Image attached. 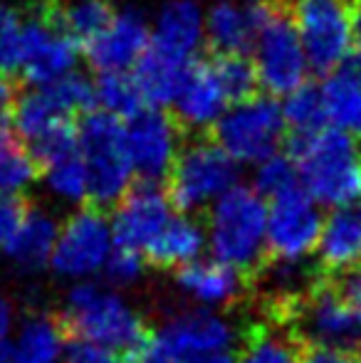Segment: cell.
<instances>
[{
  "label": "cell",
  "mask_w": 361,
  "mask_h": 363,
  "mask_svg": "<svg viewBox=\"0 0 361 363\" xmlns=\"http://www.w3.org/2000/svg\"><path fill=\"white\" fill-rule=\"evenodd\" d=\"M289 158L317 206L339 208L361 198V151L347 131L322 126L309 134H292Z\"/></svg>",
  "instance_id": "1"
},
{
  "label": "cell",
  "mask_w": 361,
  "mask_h": 363,
  "mask_svg": "<svg viewBox=\"0 0 361 363\" xmlns=\"http://www.w3.org/2000/svg\"><path fill=\"white\" fill-rule=\"evenodd\" d=\"M65 326L114 356H136L149 339L139 311L119 291L89 279L74 282L65 296Z\"/></svg>",
  "instance_id": "2"
},
{
  "label": "cell",
  "mask_w": 361,
  "mask_h": 363,
  "mask_svg": "<svg viewBox=\"0 0 361 363\" xmlns=\"http://www.w3.org/2000/svg\"><path fill=\"white\" fill-rule=\"evenodd\" d=\"M265 198L255 188L233 186L211 206L206 245H211L213 257L245 274L260 267L265 257Z\"/></svg>",
  "instance_id": "3"
},
{
  "label": "cell",
  "mask_w": 361,
  "mask_h": 363,
  "mask_svg": "<svg viewBox=\"0 0 361 363\" xmlns=\"http://www.w3.org/2000/svg\"><path fill=\"white\" fill-rule=\"evenodd\" d=\"M77 151L87 173V201L94 208L116 206L134 178L121 121L101 109L87 111L77 126Z\"/></svg>",
  "instance_id": "4"
},
{
  "label": "cell",
  "mask_w": 361,
  "mask_h": 363,
  "mask_svg": "<svg viewBox=\"0 0 361 363\" xmlns=\"http://www.w3.org/2000/svg\"><path fill=\"white\" fill-rule=\"evenodd\" d=\"M79 43L62 23L60 0H38L23 15V69L33 86H48L74 72Z\"/></svg>",
  "instance_id": "5"
},
{
  "label": "cell",
  "mask_w": 361,
  "mask_h": 363,
  "mask_svg": "<svg viewBox=\"0 0 361 363\" xmlns=\"http://www.w3.org/2000/svg\"><path fill=\"white\" fill-rule=\"evenodd\" d=\"M257 84L272 96H284L304 84L309 72L297 28L289 13V0H267V13L255 35Z\"/></svg>",
  "instance_id": "6"
},
{
  "label": "cell",
  "mask_w": 361,
  "mask_h": 363,
  "mask_svg": "<svg viewBox=\"0 0 361 363\" xmlns=\"http://www.w3.org/2000/svg\"><path fill=\"white\" fill-rule=\"evenodd\" d=\"M238 186V163L216 141H193L181 148L169 171V201L181 213L211 208Z\"/></svg>",
  "instance_id": "7"
},
{
  "label": "cell",
  "mask_w": 361,
  "mask_h": 363,
  "mask_svg": "<svg viewBox=\"0 0 361 363\" xmlns=\"http://www.w3.org/2000/svg\"><path fill=\"white\" fill-rule=\"evenodd\" d=\"M213 129L216 144L235 163H260L262 158L277 153L287 126L282 106L272 96L252 94L228 106Z\"/></svg>",
  "instance_id": "8"
},
{
  "label": "cell",
  "mask_w": 361,
  "mask_h": 363,
  "mask_svg": "<svg viewBox=\"0 0 361 363\" xmlns=\"http://www.w3.org/2000/svg\"><path fill=\"white\" fill-rule=\"evenodd\" d=\"M307 65L314 72H334L354 45L352 8L347 0H289Z\"/></svg>",
  "instance_id": "9"
},
{
  "label": "cell",
  "mask_w": 361,
  "mask_h": 363,
  "mask_svg": "<svg viewBox=\"0 0 361 363\" xmlns=\"http://www.w3.org/2000/svg\"><path fill=\"white\" fill-rule=\"evenodd\" d=\"M114 250L111 223L101 208H79L60 225L50 267L55 274L70 282H82L104 269Z\"/></svg>",
  "instance_id": "10"
},
{
  "label": "cell",
  "mask_w": 361,
  "mask_h": 363,
  "mask_svg": "<svg viewBox=\"0 0 361 363\" xmlns=\"http://www.w3.org/2000/svg\"><path fill=\"white\" fill-rule=\"evenodd\" d=\"M284 324L304 344L322 346H354L361 341V324L344 294L327 282L317 284L307 296L297 301L284 316Z\"/></svg>",
  "instance_id": "11"
},
{
  "label": "cell",
  "mask_w": 361,
  "mask_h": 363,
  "mask_svg": "<svg viewBox=\"0 0 361 363\" xmlns=\"http://www.w3.org/2000/svg\"><path fill=\"white\" fill-rule=\"evenodd\" d=\"M322 230L319 206L307 196L302 186L272 198L267 206L265 252L272 259L302 262L314 255Z\"/></svg>",
  "instance_id": "12"
},
{
  "label": "cell",
  "mask_w": 361,
  "mask_h": 363,
  "mask_svg": "<svg viewBox=\"0 0 361 363\" xmlns=\"http://www.w3.org/2000/svg\"><path fill=\"white\" fill-rule=\"evenodd\" d=\"M124 146L131 168L141 181H161L169 176L181 151V126L166 111L144 109L131 114L124 124Z\"/></svg>",
  "instance_id": "13"
},
{
  "label": "cell",
  "mask_w": 361,
  "mask_h": 363,
  "mask_svg": "<svg viewBox=\"0 0 361 363\" xmlns=\"http://www.w3.org/2000/svg\"><path fill=\"white\" fill-rule=\"evenodd\" d=\"M171 216L174 211H171L169 193L161 191L156 183L144 181L139 186H131L119 198L114 216L109 220L114 245L144 255L146 245L154 240V235L164 228Z\"/></svg>",
  "instance_id": "14"
},
{
  "label": "cell",
  "mask_w": 361,
  "mask_h": 363,
  "mask_svg": "<svg viewBox=\"0 0 361 363\" xmlns=\"http://www.w3.org/2000/svg\"><path fill=\"white\" fill-rule=\"evenodd\" d=\"M151 33L144 15L136 10L114 13L104 30L91 38L87 48V60L96 72H126L149 50Z\"/></svg>",
  "instance_id": "15"
},
{
  "label": "cell",
  "mask_w": 361,
  "mask_h": 363,
  "mask_svg": "<svg viewBox=\"0 0 361 363\" xmlns=\"http://www.w3.org/2000/svg\"><path fill=\"white\" fill-rule=\"evenodd\" d=\"M159 336L183 356V361L193 356L216 354V351H233L235 329L216 309H191L171 316L159 331Z\"/></svg>",
  "instance_id": "16"
},
{
  "label": "cell",
  "mask_w": 361,
  "mask_h": 363,
  "mask_svg": "<svg viewBox=\"0 0 361 363\" xmlns=\"http://www.w3.org/2000/svg\"><path fill=\"white\" fill-rule=\"evenodd\" d=\"M267 13V0H218L206 13V40L216 55H248Z\"/></svg>",
  "instance_id": "17"
},
{
  "label": "cell",
  "mask_w": 361,
  "mask_h": 363,
  "mask_svg": "<svg viewBox=\"0 0 361 363\" xmlns=\"http://www.w3.org/2000/svg\"><path fill=\"white\" fill-rule=\"evenodd\" d=\"M206 43V15L196 0H166L156 13L151 48L191 62Z\"/></svg>",
  "instance_id": "18"
},
{
  "label": "cell",
  "mask_w": 361,
  "mask_h": 363,
  "mask_svg": "<svg viewBox=\"0 0 361 363\" xmlns=\"http://www.w3.org/2000/svg\"><path fill=\"white\" fill-rule=\"evenodd\" d=\"M179 126L193 131H206L218 124L226 109L231 106V96L226 94L213 65H193L183 82L179 96L174 101Z\"/></svg>",
  "instance_id": "19"
},
{
  "label": "cell",
  "mask_w": 361,
  "mask_h": 363,
  "mask_svg": "<svg viewBox=\"0 0 361 363\" xmlns=\"http://www.w3.org/2000/svg\"><path fill=\"white\" fill-rule=\"evenodd\" d=\"M314 252L324 274L349 272L361 264V206L349 203L332 208V213L322 218Z\"/></svg>",
  "instance_id": "20"
},
{
  "label": "cell",
  "mask_w": 361,
  "mask_h": 363,
  "mask_svg": "<svg viewBox=\"0 0 361 363\" xmlns=\"http://www.w3.org/2000/svg\"><path fill=\"white\" fill-rule=\"evenodd\" d=\"M176 282L183 294L203 309H221V306L233 304L245 287L243 272L216 257L193 259L191 264L179 269Z\"/></svg>",
  "instance_id": "21"
},
{
  "label": "cell",
  "mask_w": 361,
  "mask_h": 363,
  "mask_svg": "<svg viewBox=\"0 0 361 363\" xmlns=\"http://www.w3.org/2000/svg\"><path fill=\"white\" fill-rule=\"evenodd\" d=\"M206 250V230L188 213H179L166 220V225L154 235L144 250L151 264L164 269H181L198 259Z\"/></svg>",
  "instance_id": "22"
},
{
  "label": "cell",
  "mask_w": 361,
  "mask_h": 363,
  "mask_svg": "<svg viewBox=\"0 0 361 363\" xmlns=\"http://www.w3.org/2000/svg\"><path fill=\"white\" fill-rule=\"evenodd\" d=\"M10 121H13L20 139L30 146L38 139H43V136H48L50 131L60 129L62 124H70L72 114L65 109L60 96L48 84V86H35L33 91H25V94L15 96Z\"/></svg>",
  "instance_id": "23"
},
{
  "label": "cell",
  "mask_w": 361,
  "mask_h": 363,
  "mask_svg": "<svg viewBox=\"0 0 361 363\" xmlns=\"http://www.w3.org/2000/svg\"><path fill=\"white\" fill-rule=\"evenodd\" d=\"M65 324L50 314H30L13 331L10 339V363H62Z\"/></svg>",
  "instance_id": "24"
},
{
  "label": "cell",
  "mask_w": 361,
  "mask_h": 363,
  "mask_svg": "<svg viewBox=\"0 0 361 363\" xmlns=\"http://www.w3.org/2000/svg\"><path fill=\"white\" fill-rule=\"evenodd\" d=\"M191 67L193 62L169 57V55L151 48L141 55V60L136 62V69L131 77H134L136 86H139L141 99L146 104L156 106V109H164V106L176 101Z\"/></svg>",
  "instance_id": "25"
},
{
  "label": "cell",
  "mask_w": 361,
  "mask_h": 363,
  "mask_svg": "<svg viewBox=\"0 0 361 363\" xmlns=\"http://www.w3.org/2000/svg\"><path fill=\"white\" fill-rule=\"evenodd\" d=\"M57 233L60 223L48 211H40V208L30 211L28 208L18 235L5 247V255L23 272H38V269L50 264L55 242H57Z\"/></svg>",
  "instance_id": "26"
},
{
  "label": "cell",
  "mask_w": 361,
  "mask_h": 363,
  "mask_svg": "<svg viewBox=\"0 0 361 363\" xmlns=\"http://www.w3.org/2000/svg\"><path fill=\"white\" fill-rule=\"evenodd\" d=\"M319 91H322L324 114L329 124L347 134L361 131V84L339 72H332L319 86Z\"/></svg>",
  "instance_id": "27"
},
{
  "label": "cell",
  "mask_w": 361,
  "mask_h": 363,
  "mask_svg": "<svg viewBox=\"0 0 361 363\" xmlns=\"http://www.w3.org/2000/svg\"><path fill=\"white\" fill-rule=\"evenodd\" d=\"M94 104L116 119H129L144 106V99L129 72H101L94 82Z\"/></svg>",
  "instance_id": "28"
},
{
  "label": "cell",
  "mask_w": 361,
  "mask_h": 363,
  "mask_svg": "<svg viewBox=\"0 0 361 363\" xmlns=\"http://www.w3.org/2000/svg\"><path fill=\"white\" fill-rule=\"evenodd\" d=\"M45 186L57 201L77 206V203L87 201V173H84V163L79 158V151H72L62 158L45 163L43 168Z\"/></svg>",
  "instance_id": "29"
},
{
  "label": "cell",
  "mask_w": 361,
  "mask_h": 363,
  "mask_svg": "<svg viewBox=\"0 0 361 363\" xmlns=\"http://www.w3.org/2000/svg\"><path fill=\"white\" fill-rule=\"evenodd\" d=\"M235 363H299V351L292 336L272 326H252Z\"/></svg>",
  "instance_id": "30"
},
{
  "label": "cell",
  "mask_w": 361,
  "mask_h": 363,
  "mask_svg": "<svg viewBox=\"0 0 361 363\" xmlns=\"http://www.w3.org/2000/svg\"><path fill=\"white\" fill-rule=\"evenodd\" d=\"M282 116L284 126L292 129V134H309L322 126H327V114H324V101L322 91L314 84H299L294 91L284 94Z\"/></svg>",
  "instance_id": "31"
},
{
  "label": "cell",
  "mask_w": 361,
  "mask_h": 363,
  "mask_svg": "<svg viewBox=\"0 0 361 363\" xmlns=\"http://www.w3.org/2000/svg\"><path fill=\"white\" fill-rule=\"evenodd\" d=\"M40 173L33 153L18 141L0 136V196H20L35 183Z\"/></svg>",
  "instance_id": "32"
},
{
  "label": "cell",
  "mask_w": 361,
  "mask_h": 363,
  "mask_svg": "<svg viewBox=\"0 0 361 363\" xmlns=\"http://www.w3.org/2000/svg\"><path fill=\"white\" fill-rule=\"evenodd\" d=\"M111 18L114 10L106 0H77L72 5H62V23L79 45H87L91 38H96Z\"/></svg>",
  "instance_id": "33"
},
{
  "label": "cell",
  "mask_w": 361,
  "mask_h": 363,
  "mask_svg": "<svg viewBox=\"0 0 361 363\" xmlns=\"http://www.w3.org/2000/svg\"><path fill=\"white\" fill-rule=\"evenodd\" d=\"M213 69H216L218 79H221L226 94L231 96V101H240L255 94L257 84V72L255 65L245 57V55H218L213 60Z\"/></svg>",
  "instance_id": "34"
},
{
  "label": "cell",
  "mask_w": 361,
  "mask_h": 363,
  "mask_svg": "<svg viewBox=\"0 0 361 363\" xmlns=\"http://www.w3.org/2000/svg\"><path fill=\"white\" fill-rule=\"evenodd\" d=\"M255 191L260 193L262 198H277L282 193H289L294 188H299V173L297 166L289 156H282V153H272V156L262 158L260 163H255Z\"/></svg>",
  "instance_id": "35"
},
{
  "label": "cell",
  "mask_w": 361,
  "mask_h": 363,
  "mask_svg": "<svg viewBox=\"0 0 361 363\" xmlns=\"http://www.w3.org/2000/svg\"><path fill=\"white\" fill-rule=\"evenodd\" d=\"M23 65V13L0 5V74L13 77Z\"/></svg>",
  "instance_id": "36"
},
{
  "label": "cell",
  "mask_w": 361,
  "mask_h": 363,
  "mask_svg": "<svg viewBox=\"0 0 361 363\" xmlns=\"http://www.w3.org/2000/svg\"><path fill=\"white\" fill-rule=\"evenodd\" d=\"M101 272H104V277L114 287H129V284H134L144 274V255L136 252V250L114 245Z\"/></svg>",
  "instance_id": "37"
},
{
  "label": "cell",
  "mask_w": 361,
  "mask_h": 363,
  "mask_svg": "<svg viewBox=\"0 0 361 363\" xmlns=\"http://www.w3.org/2000/svg\"><path fill=\"white\" fill-rule=\"evenodd\" d=\"M65 363H116V356L109 349L94 344L82 336H70L65 344Z\"/></svg>",
  "instance_id": "38"
},
{
  "label": "cell",
  "mask_w": 361,
  "mask_h": 363,
  "mask_svg": "<svg viewBox=\"0 0 361 363\" xmlns=\"http://www.w3.org/2000/svg\"><path fill=\"white\" fill-rule=\"evenodd\" d=\"M25 203L20 196H0V252H5L25 220Z\"/></svg>",
  "instance_id": "39"
},
{
  "label": "cell",
  "mask_w": 361,
  "mask_h": 363,
  "mask_svg": "<svg viewBox=\"0 0 361 363\" xmlns=\"http://www.w3.org/2000/svg\"><path fill=\"white\" fill-rule=\"evenodd\" d=\"M299 363H361V354L349 346L307 344L299 351Z\"/></svg>",
  "instance_id": "40"
},
{
  "label": "cell",
  "mask_w": 361,
  "mask_h": 363,
  "mask_svg": "<svg viewBox=\"0 0 361 363\" xmlns=\"http://www.w3.org/2000/svg\"><path fill=\"white\" fill-rule=\"evenodd\" d=\"M136 361L139 363H186L183 356L176 354L159 334L149 336V339L144 341V346L136 351Z\"/></svg>",
  "instance_id": "41"
},
{
  "label": "cell",
  "mask_w": 361,
  "mask_h": 363,
  "mask_svg": "<svg viewBox=\"0 0 361 363\" xmlns=\"http://www.w3.org/2000/svg\"><path fill=\"white\" fill-rule=\"evenodd\" d=\"M339 291L344 294V299L352 306V311L357 314V319L361 324V264H357V267L344 274V282H342V287H339Z\"/></svg>",
  "instance_id": "42"
},
{
  "label": "cell",
  "mask_w": 361,
  "mask_h": 363,
  "mask_svg": "<svg viewBox=\"0 0 361 363\" xmlns=\"http://www.w3.org/2000/svg\"><path fill=\"white\" fill-rule=\"evenodd\" d=\"M13 101H15V84L10 82V77L0 74V136H5V131L10 126Z\"/></svg>",
  "instance_id": "43"
},
{
  "label": "cell",
  "mask_w": 361,
  "mask_h": 363,
  "mask_svg": "<svg viewBox=\"0 0 361 363\" xmlns=\"http://www.w3.org/2000/svg\"><path fill=\"white\" fill-rule=\"evenodd\" d=\"M337 72L349 77V79L357 82V84H361V45L359 48H352L347 55H344V60L339 62Z\"/></svg>",
  "instance_id": "44"
},
{
  "label": "cell",
  "mask_w": 361,
  "mask_h": 363,
  "mask_svg": "<svg viewBox=\"0 0 361 363\" xmlns=\"http://www.w3.org/2000/svg\"><path fill=\"white\" fill-rule=\"evenodd\" d=\"M15 331V309L8 299L0 296V341H10Z\"/></svg>",
  "instance_id": "45"
},
{
  "label": "cell",
  "mask_w": 361,
  "mask_h": 363,
  "mask_svg": "<svg viewBox=\"0 0 361 363\" xmlns=\"http://www.w3.org/2000/svg\"><path fill=\"white\" fill-rule=\"evenodd\" d=\"M186 363H235V354L233 351H216V354H203L193 356Z\"/></svg>",
  "instance_id": "46"
},
{
  "label": "cell",
  "mask_w": 361,
  "mask_h": 363,
  "mask_svg": "<svg viewBox=\"0 0 361 363\" xmlns=\"http://www.w3.org/2000/svg\"><path fill=\"white\" fill-rule=\"evenodd\" d=\"M352 25H354V40H359L361 45V0H354L352 5Z\"/></svg>",
  "instance_id": "47"
},
{
  "label": "cell",
  "mask_w": 361,
  "mask_h": 363,
  "mask_svg": "<svg viewBox=\"0 0 361 363\" xmlns=\"http://www.w3.org/2000/svg\"><path fill=\"white\" fill-rule=\"evenodd\" d=\"M0 363H10V341H0Z\"/></svg>",
  "instance_id": "48"
}]
</instances>
